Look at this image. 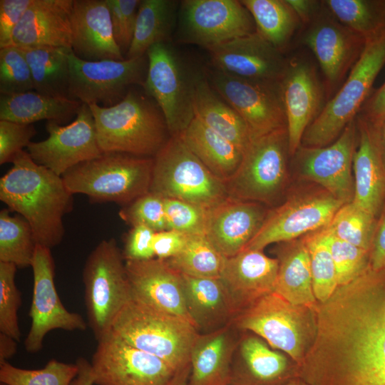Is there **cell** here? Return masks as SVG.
Instances as JSON below:
<instances>
[{"instance_id":"cell-12","label":"cell","mask_w":385,"mask_h":385,"mask_svg":"<svg viewBox=\"0 0 385 385\" xmlns=\"http://www.w3.org/2000/svg\"><path fill=\"white\" fill-rule=\"evenodd\" d=\"M146 55L148 71L141 88L161 109L170 137L179 136L195 117L193 76L188 77L169 41L153 45Z\"/></svg>"},{"instance_id":"cell-4","label":"cell","mask_w":385,"mask_h":385,"mask_svg":"<svg viewBox=\"0 0 385 385\" xmlns=\"http://www.w3.org/2000/svg\"><path fill=\"white\" fill-rule=\"evenodd\" d=\"M153 164L154 158L103 153L72 168L62 178L72 194L124 206L150 192Z\"/></svg>"},{"instance_id":"cell-1","label":"cell","mask_w":385,"mask_h":385,"mask_svg":"<svg viewBox=\"0 0 385 385\" xmlns=\"http://www.w3.org/2000/svg\"><path fill=\"white\" fill-rule=\"evenodd\" d=\"M312 342L297 366L307 385H385V270L369 267L314 311Z\"/></svg>"},{"instance_id":"cell-34","label":"cell","mask_w":385,"mask_h":385,"mask_svg":"<svg viewBox=\"0 0 385 385\" xmlns=\"http://www.w3.org/2000/svg\"><path fill=\"white\" fill-rule=\"evenodd\" d=\"M278 254L279 268L274 292L289 302L317 307L312 288L309 251L304 238L287 242Z\"/></svg>"},{"instance_id":"cell-30","label":"cell","mask_w":385,"mask_h":385,"mask_svg":"<svg viewBox=\"0 0 385 385\" xmlns=\"http://www.w3.org/2000/svg\"><path fill=\"white\" fill-rule=\"evenodd\" d=\"M240 331L233 324L200 334L192 346L188 385H228Z\"/></svg>"},{"instance_id":"cell-25","label":"cell","mask_w":385,"mask_h":385,"mask_svg":"<svg viewBox=\"0 0 385 385\" xmlns=\"http://www.w3.org/2000/svg\"><path fill=\"white\" fill-rule=\"evenodd\" d=\"M289 151L294 155L303 135L319 113L322 93L316 73L307 62H289L281 81Z\"/></svg>"},{"instance_id":"cell-7","label":"cell","mask_w":385,"mask_h":385,"mask_svg":"<svg viewBox=\"0 0 385 385\" xmlns=\"http://www.w3.org/2000/svg\"><path fill=\"white\" fill-rule=\"evenodd\" d=\"M123 260L115 239L110 238L97 245L83 267L88 324L97 342L110 335L115 319L132 300Z\"/></svg>"},{"instance_id":"cell-46","label":"cell","mask_w":385,"mask_h":385,"mask_svg":"<svg viewBox=\"0 0 385 385\" xmlns=\"http://www.w3.org/2000/svg\"><path fill=\"white\" fill-rule=\"evenodd\" d=\"M34 91L32 75L22 51L16 46L0 48V93Z\"/></svg>"},{"instance_id":"cell-50","label":"cell","mask_w":385,"mask_h":385,"mask_svg":"<svg viewBox=\"0 0 385 385\" xmlns=\"http://www.w3.org/2000/svg\"><path fill=\"white\" fill-rule=\"evenodd\" d=\"M115 41L124 57L132 43L141 0H107Z\"/></svg>"},{"instance_id":"cell-11","label":"cell","mask_w":385,"mask_h":385,"mask_svg":"<svg viewBox=\"0 0 385 385\" xmlns=\"http://www.w3.org/2000/svg\"><path fill=\"white\" fill-rule=\"evenodd\" d=\"M68 97L88 105L111 107L121 101L135 86L143 85L148 60L140 58L88 61L69 53Z\"/></svg>"},{"instance_id":"cell-38","label":"cell","mask_w":385,"mask_h":385,"mask_svg":"<svg viewBox=\"0 0 385 385\" xmlns=\"http://www.w3.org/2000/svg\"><path fill=\"white\" fill-rule=\"evenodd\" d=\"M250 13L256 31L281 50L297 29L300 20L286 0H242Z\"/></svg>"},{"instance_id":"cell-18","label":"cell","mask_w":385,"mask_h":385,"mask_svg":"<svg viewBox=\"0 0 385 385\" xmlns=\"http://www.w3.org/2000/svg\"><path fill=\"white\" fill-rule=\"evenodd\" d=\"M48 136L38 142H31L27 152L38 165L63 176L76 165L103 153L97 139L92 111L82 103L75 120L66 125L48 121Z\"/></svg>"},{"instance_id":"cell-22","label":"cell","mask_w":385,"mask_h":385,"mask_svg":"<svg viewBox=\"0 0 385 385\" xmlns=\"http://www.w3.org/2000/svg\"><path fill=\"white\" fill-rule=\"evenodd\" d=\"M268 212L261 203L227 197L207 209L205 235L223 257H232L255 236Z\"/></svg>"},{"instance_id":"cell-27","label":"cell","mask_w":385,"mask_h":385,"mask_svg":"<svg viewBox=\"0 0 385 385\" xmlns=\"http://www.w3.org/2000/svg\"><path fill=\"white\" fill-rule=\"evenodd\" d=\"M73 0H34L15 28L12 45L71 48Z\"/></svg>"},{"instance_id":"cell-47","label":"cell","mask_w":385,"mask_h":385,"mask_svg":"<svg viewBox=\"0 0 385 385\" xmlns=\"http://www.w3.org/2000/svg\"><path fill=\"white\" fill-rule=\"evenodd\" d=\"M16 269L12 263L0 262V332L19 342L21 333L17 313L21 294L15 282Z\"/></svg>"},{"instance_id":"cell-26","label":"cell","mask_w":385,"mask_h":385,"mask_svg":"<svg viewBox=\"0 0 385 385\" xmlns=\"http://www.w3.org/2000/svg\"><path fill=\"white\" fill-rule=\"evenodd\" d=\"M297 376V368L255 334H242L235 351L231 385H288Z\"/></svg>"},{"instance_id":"cell-5","label":"cell","mask_w":385,"mask_h":385,"mask_svg":"<svg viewBox=\"0 0 385 385\" xmlns=\"http://www.w3.org/2000/svg\"><path fill=\"white\" fill-rule=\"evenodd\" d=\"M110 334L161 359L177 370L190 363L200 333L185 319L132 299L115 319Z\"/></svg>"},{"instance_id":"cell-23","label":"cell","mask_w":385,"mask_h":385,"mask_svg":"<svg viewBox=\"0 0 385 385\" xmlns=\"http://www.w3.org/2000/svg\"><path fill=\"white\" fill-rule=\"evenodd\" d=\"M278 268L277 259L267 257L262 250L245 249L225 258L219 278L237 314L260 297L274 292Z\"/></svg>"},{"instance_id":"cell-13","label":"cell","mask_w":385,"mask_h":385,"mask_svg":"<svg viewBox=\"0 0 385 385\" xmlns=\"http://www.w3.org/2000/svg\"><path fill=\"white\" fill-rule=\"evenodd\" d=\"M209 76L215 91L245 121L250 140L287 127L282 81L245 79L215 68Z\"/></svg>"},{"instance_id":"cell-21","label":"cell","mask_w":385,"mask_h":385,"mask_svg":"<svg viewBox=\"0 0 385 385\" xmlns=\"http://www.w3.org/2000/svg\"><path fill=\"white\" fill-rule=\"evenodd\" d=\"M125 262L133 300L192 323L180 273L158 258Z\"/></svg>"},{"instance_id":"cell-20","label":"cell","mask_w":385,"mask_h":385,"mask_svg":"<svg viewBox=\"0 0 385 385\" xmlns=\"http://www.w3.org/2000/svg\"><path fill=\"white\" fill-rule=\"evenodd\" d=\"M214 68L250 80L281 81L289 62L257 31L208 49Z\"/></svg>"},{"instance_id":"cell-9","label":"cell","mask_w":385,"mask_h":385,"mask_svg":"<svg viewBox=\"0 0 385 385\" xmlns=\"http://www.w3.org/2000/svg\"><path fill=\"white\" fill-rule=\"evenodd\" d=\"M241 332L262 338L272 349L287 353L299 365L315 331L314 311L293 304L272 292L240 312L233 321Z\"/></svg>"},{"instance_id":"cell-37","label":"cell","mask_w":385,"mask_h":385,"mask_svg":"<svg viewBox=\"0 0 385 385\" xmlns=\"http://www.w3.org/2000/svg\"><path fill=\"white\" fill-rule=\"evenodd\" d=\"M178 5V1L173 0H141L133 38L125 59L140 58L153 45L169 41Z\"/></svg>"},{"instance_id":"cell-40","label":"cell","mask_w":385,"mask_h":385,"mask_svg":"<svg viewBox=\"0 0 385 385\" xmlns=\"http://www.w3.org/2000/svg\"><path fill=\"white\" fill-rule=\"evenodd\" d=\"M9 209L0 211V262L17 268L31 266L36 242L29 223L20 215L12 216Z\"/></svg>"},{"instance_id":"cell-33","label":"cell","mask_w":385,"mask_h":385,"mask_svg":"<svg viewBox=\"0 0 385 385\" xmlns=\"http://www.w3.org/2000/svg\"><path fill=\"white\" fill-rule=\"evenodd\" d=\"M81 104L68 97L53 96L36 91L0 94V120L25 124L47 120L62 124L76 116Z\"/></svg>"},{"instance_id":"cell-14","label":"cell","mask_w":385,"mask_h":385,"mask_svg":"<svg viewBox=\"0 0 385 385\" xmlns=\"http://www.w3.org/2000/svg\"><path fill=\"white\" fill-rule=\"evenodd\" d=\"M256 31L246 7L237 0L180 1L179 37L207 48Z\"/></svg>"},{"instance_id":"cell-55","label":"cell","mask_w":385,"mask_h":385,"mask_svg":"<svg viewBox=\"0 0 385 385\" xmlns=\"http://www.w3.org/2000/svg\"><path fill=\"white\" fill-rule=\"evenodd\" d=\"M382 209L369 253V267L375 272L385 270V205Z\"/></svg>"},{"instance_id":"cell-17","label":"cell","mask_w":385,"mask_h":385,"mask_svg":"<svg viewBox=\"0 0 385 385\" xmlns=\"http://www.w3.org/2000/svg\"><path fill=\"white\" fill-rule=\"evenodd\" d=\"M345 203L327 192L304 194L289 198L269 211L260 229L245 247L263 250L275 242H287L328 226Z\"/></svg>"},{"instance_id":"cell-24","label":"cell","mask_w":385,"mask_h":385,"mask_svg":"<svg viewBox=\"0 0 385 385\" xmlns=\"http://www.w3.org/2000/svg\"><path fill=\"white\" fill-rule=\"evenodd\" d=\"M71 50L88 61L124 60L117 45L107 0H73Z\"/></svg>"},{"instance_id":"cell-31","label":"cell","mask_w":385,"mask_h":385,"mask_svg":"<svg viewBox=\"0 0 385 385\" xmlns=\"http://www.w3.org/2000/svg\"><path fill=\"white\" fill-rule=\"evenodd\" d=\"M181 275L187 310L200 334L217 331L234 321L237 312L219 277Z\"/></svg>"},{"instance_id":"cell-49","label":"cell","mask_w":385,"mask_h":385,"mask_svg":"<svg viewBox=\"0 0 385 385\" xmlns=\"http://www.w3.org/2000/svg\"><path fill=\"white\" fill-rule=\"evenodd\" d=\"M167 230L205 235L207 209L183 200L164 198Z\"/></svg>"},{"instance_id":"cell-29","label":"cell","mask_w":385,"mask_h":385,"mask_svg":"<svg viewBox=\"0 0 385 385\" xmlns=\"http://www.w3.org/2000/svg\"><path fill=\"white\" fill-rule=\"evenodd\" d=\"M366 39L331 21L316 23L304 41L316 56L329 83H337L360 56Z\"/></svg>"},{"instance_id":"cell-41","label":"cell","mask_w":385,"mask_h":385,"mask_svg":"<svg viewBox=\"0 0 385 385\" xmlns=\"http://www.w3.org/2000/svg\"><path fill=\"white\" fill-rule=\"evenodd\" d=\"M325 4L343 26L365 39L385 29V1L327 0Z\"/></svg>"},{"instance_id":"cell-43","label":"cell","mask_w":385,"mask_h":385,"mask_svg":"<svg viewBox=\"0 0 385 385\" xmlns=\"http://www.w3.org/2000/svg\"><path fill=\"white\" fill-rule=\"evenodd\" d=\"M304 240L309 255L314 294L318 302H324L339 284L324 228L307 235Z\"/></svg>"},{"instance_id":"cell-6","label":"cell","mask_w":385,"mask_h":385,"mask_svg":"<svg viewBox=\"0 0 385 385\" xmlns=\"http://www.w3.org/2000/svg\"><path fill=\"white\" fill-rule=\"evenodd\" d=\"M385 65V29L366 39L345 83L306 130L301 145L322 147L333 143L354 120Z\"/></svg>"},{"instance_id":"cell-54","label":"cell","mask_w":385,"mask_h":385,"mask_svg":"<svg viewBox=\"0 0 385 385\" xmlns=\"http://www.w3.org/2000/svg\"><path fill=\"white\" fill-rule=\"evenodd\" d=\"M188 235L165 230L155 232L153 248L156 258L167 260L177 255L183 248Z\"/></svg>"},{"instance_id":"cell-53","label":"cell","mask_w":385,"mask_h":385,"mask_svg":"<svg viewBox=\"0 0 385 385\" xmlns=\"http://www.w3.org/2000/svg\"><path fill=\"white\" fill-rule=\"evenodd\" d=\"M34 0H0V48L12 45V36Z\"/></svg>"},{"instance_id":"cell-8","label":"cell","mask_w":385,"mask_h":385,"mask_svg":"<svg viewBox=\"0 0 385 385\" xmlns=\"http://www.w3.org/2000/svg\"><path fill=\"white\" fill-rule=\"evenodd\" d=\"M150 192L210 208L228 197L215 176L179 136L170 137L154 157Z\"/></svg>"},{"instance_id":"cell-3","label":"cell","mask_w":385,"mask_h":385,"mask_svg":"<svg viewBox=\"0 0 385 385\" xmlns=\"http://www.w3.org/2000/svg\"><path fill=\"white\" fill-rule=\"evenodd\" d=\"M88 106L103 153L154 158L170 138L161 109L143 88L133 87L111 107Z\"/></svg>"},{"instance_id":"cell-59","label":"cell","mask_w":385,"mask_h":385,"mask_svg":"<svg viewBox=\"0 0 385 385\" xmlns=\"http://www.w3.org/2000/svg\"><path fill=\"white\" fill-rule=\"evenodd\" d=\"M17 341L0 332V363L8 361L17 351Z\"/></svg>"},{"instance_id":"cell-64","label":"cell","mask_w":385,"mask_h":385,"mask_svg":"<svg viewBox=\"0 0 385 385\" xmlns=\"http://www.w3.org/2000/svg\"><path fill=\"white\" fill-rule=\"evenodd\" d=\"M228 385H231V384H228Z\"/></svg>"},{"instance_id":"cell-35","label":"cell","mask_w":385,"mask_h":385,"mask_svg":"<svg viewBox=\"0 0 385 385\" xmlns=\"http://www.w3.org/2000/svg\"><path fill=\"white\" fill-rule=\"evenodd\" d=\"M179 137L207 168L224 183L235 174L241 163L243 151L195 116Z\"/></svg>"},{"instance_id":"cell-28","label":"cell","mask_w":385,"mask_h":385,"mask_svg":"<svg viewBox=\"0 0 385 385\" xmlns=\"http://www.w3.org/2000/svg\"><path fill=\"white\" fill-rule=\"evenodd\" d=\"M359 142L353 157L352 202L376 217L385 202V165L372 123L358 118Z\"/></svg>"},{"instance_id":"cell-45","label":"cell","mask_w":385,"mask_h":385,"mask_svg":"<svg viewBox=\"0 0 385 385\" xmlns=\"http://www.w3.org/2000/svg\"><path fill=\"white\" fill-rule=\"evenodd\" d=\"M324 230L336 268L338 284H346L368 268L370 252L337 237L327 227Z\"/></svg>"},{"instance_id":"cell-44","label":"cell","mask_w":385,"mask_h":385,"mask_svg":"<svg viewBox=\"0 0 385 385\" xmlns=\"http://www.w3.org/2000/svg\"><path fill=\"white\" fill-rule=\"evenodd\" d=\"M78 373L76 363L51 359L39 369H26L0 363V383L6 385H71Z\"/></svg>"},{"instance_id":"cell-2","label":"cell","mask_w":385,"mask_h":385,"mask_svg":"<svg viewBox=\"0 0 385 385\" xmlns=\"http://www.w3.org/2000/svg\"><path fill=\"white\" fill-rule=\"evenodd\" d=\"M0 179V200L29 223L36 244L51 248L64 236L63 216L73 209V195L61 176L37 164L25 150Z\"/></svg>"},{"instance_id":"cell-63","label":"cell","mask_w":385,"mask_h":385,"mask_svg":"<svg viewBox=\"0 0 385 385\" xmlns=\"http://www.w3.org/2000/svg\"><path fill=\"white\" fill-rule=\"evenodd\" d=\"M0 385H6V384H2V383H0Z\"/></svg>"},{"instance_id":"cell-62","label":"cell","mask_w":385,"mask_h":385,"mask_svg":"<svg viewBox=\"0 0 385 385\" xmlns=\"http://www.w3.org/2000/svg\"><path fill=\"white\" fill-rule=\"evenodd\" d=\"M288 385H307L305 382H304L299 377L294 378L292 379Z\"/></svg>"},{"instance_id":"cell-48","label":"cell","mask_w":385,"mask_h":385,"mask_svg":"<svg viewBox=\"0 0 385 385\" xmlns=\"http://www.w3.org/2000/svg\"><path fill=\"white\" fill-rule=\"evenodd\" d=\"M118 215L132 227L143 225L155 232L167 230L164 198L151 192L124 205Z\"/></svg>"},{"instance_id":"cell-57","label":"cell","mask_w":385,"mask_h":385,"mask_svg":"<svg viewBox=\"0 0 385 385\" xmlns=\"http://www.w3.org/2000/svg\"><path fill=\"white\" fill-rule=\"evenodd\" d=\"M300 21L307 22L317 9L318 1L312 0H286Z\"/></svg>"},{"instance_id":"cell-32","label":"cell","mask_w":385,"mask_h":385,"mask_svg":"<svg viewBox=\"0 0 385 385\" xmlns=\"http://www.w3.org/2000/svg\"><path fill=\"white\" fill-rule=\"evenodd\" d=\"M192 106L196 118L244 153L250 142L245 121L201 74L193 76Z\"/></svg>"},{"instance_id":"cell-39","label":"cell","mask_w":385,"mask_h":385,"mask_svg":"<svg viewBox=\"0 0 385 385\" xmlns=\"http://www.w3.org/2000/svg\"><path fill=\"white\" fill-rule=\"evenodd\" d=\"M225 258L205 235H188L181 251L165 261L182 274L195 277H219Z\"/></svg>"},{"instance_id":"cell-58","label":"cell","mask_w":385,"mask_h":385,"mask_svg":"<svg viewBox=\"0 0 385 385\" xmlns=\"http://www.w3.org/2000/svg\"><path fill=\"white\" fill-rule=\"evenodd\" d=\"M76 363L78 366V373L71 385H94L91 362L83 357H79Z\"/></svg>"},{"instance_id":"cell-15","label":"cell","mask_w":385,"mask_h":385,"mask_svg":"<svg viewBox=\"0 0 385 385\" xmlns=\"http://www.w3.org/2000/svg\"><path fill=\"white\" fill-rule=\"evenodd\" d=\"M31 267L34 287L29 311L31 327L24 347L31 354L41 351L46 335L52 330L85 331L88 323L81 314L69 312L57 293L55 262L51 248L36 244Z\"/></svg>"},{"instance_id":"cell-52","label":"cell","mask_w":385,"mask_h":385,"mask_svg":"<svg viewBox=\"0 0 385 385\" xmlns=\"http://www.w3.org/2000/svg\"><path fill=\"white\" fill-rule=\"evenodd\" d=\"M155 231L138 225L132 227L125 236L122 255L125 261H141L155 257L153 240Z\"/></svg>"},{"instance_id":"cell-19","label":"cell","mask_w":385,"mask_h":385,"mask_svg":"<svg viewBox=\"0 0 385 385\" xmlns=\"http://www.w3.org/2000/svg\"><path fill=\"white\" fill-rule=\"evenodd\" d=\"M356 130L354 120L331 144L322 147L300 145L294 154L305 178L321 185L344 203L351 202L354 197L353 157Z\"/></svg>"},{"instance_id":"cell-16","label":"cell","mask_w":385,"mask_h":385,"mask_svg":"<svg viewBox=\"0 0 385 385\" xmlns=\"http://www.w3.org/2000/svg\"><path fill=\"white\" fill-rule=\"evenodd\" d=\"M91 366L96 385H165L175 371L113 334L98 342Z\"/></svg>"},{"instance_id":"cell-36","label":"cell","mask_w":385,"mask_h":385,"mask_svg":"<svg viewBox=\"0 0 385 385\" xmlns=\"http://www.w3.org/2000/svg\"><path fill=\"white\" fill-rule=\"evenodd\" d=\"M19 48L29 65L34 91L49 96L69 98V53L71 48L55 46Z\"/></svg>"},{"instance_id":"cell-60","label":"cell","mask_w":385,"mask_h":385,"mask_svg":"<svg viewBox=\"0 0 385 385\" xmlns=\"http://www.w3.org/2000/svg\"><path fill=\"white\" fill-rule=\"evenodd\" d=\"M190 364L175 370L173 376L165 385H188Z\"/></svg>"},{"instance_id":"cell-51","label":"cell","mask_w":385,"mask_h":385,"mask_svg":"<svg viewBox=\"0 0 385 385\" xmlns=\"http://www.w3.org/2000/svg\"><path fill=\"white\" fill-rule=\"evenodd\" d=\"M36 133L33 124L0 120V164L12 163Z\"/></svg>"},{"instance_id":"cell-10","label":"cell","mask_w":385,"mask_h":385,"mask_svg":"<svg viewBox=\"0 0 385 385\" xmlns=\"http://www.w3.org/2000/svg\"><path fill=\"white\" fill-rule=\"evenodd\" d=\"M288 155L287 127L252 139L237 170L225 183L228 197L272 204L284 188Z\"/></svg>"},{"instance_id":"cell-42","label":"cell","mask_w":385,"mask_h":385,"mask_svg":"<svg viewBox=\"0 0 385 385\" xmlns=\"http://www.w3.org/2000/svg\"><path fill=\"white\" fill-rule=\"evenodd\" d=\"M376 222L375 216L351 201L341 206L326 227L337 237L370 252Z\"/></svg>"},{"instance_id":"cell-61","label":"cell","mask_w":385,"mask_h":385,"mask_svg":"<svg viewBox=\"0 0 385 385\" xmlns=\"http://www.w3.org/2000/svg\"><path fill=\"white\" fill-rule=\"evenodd\" d=\"M373 125L375 128L381 155L385 165V119L379 123L373 124Z\"/></svg>"},{"instance_id":"cell-56","label":"cell","mask_w":385,"mask_h":385,"mask_svg":"<svg viewBox=\"0 0 385 385\" xmlns=\"http://www.w3.org/2000/svg\"><path fill=\"white\" fill-rule=\"evenodd\" d=\"M361 110V117L373 124L385 119V83L366 100Z\"/></svg>"}]
</instances>
